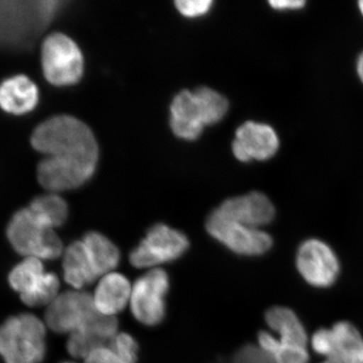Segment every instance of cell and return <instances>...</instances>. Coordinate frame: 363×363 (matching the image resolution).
<instances>
[{
  "instance_id": "cell-1",
  "label": "cell",
  "mask_w": 363,
  "mask_h": 363,
  "mask_svg": "<svg viewBox=\"0 0 363 363\" xmlns=\"http://www.w3.org/2000/svg\"><path fill=\"white\" fill-rule=\"evenodd\" d=\"M33 149L45 155L38 166L39 183L51 193L82 186L94 174L98 145L92 130L70 116H58L33 130Z\"/></svg>"
},
{
  "instance_id": "cell-11",
  "label": "cell",
  "mask_w": 363,
  "mask_h": 363,
  "mask_svg": "<svg viewBox=\"0 0 363 363\" xmlns=\"http://www.w3.org/2000/svg\"><path fill=\"white\" fill-rule=\"evenodd\" d=\"M320 363H363V336L352 323L339 321L331 328H320L310 339Z\"/></svg>"
},
{
  "instance_id": "cell-25",
  "label": "cell",
  "mask_w": 363,
  "mask_h": 363,
  "mask_svg": "<svg viewBox=\"0 0 363 363\" xmlns=\"http://www.w3.org/2000/svg\"><path fill=\"white\" fill-rule=\"evenodd\" d=\"M229 363H274L259 345L247 344L236 351Z\"/></svg>"
},
{
  "instance_id": "cell-8",
  "label": "cell",
  "mask_w": 363,
  "mask_h": 363,
  "mask_svg": "<svg viewBox=\"0 0 363 363\" xmlns=\"http://www.w3.org/2000/svg\"><path fill=\"white\" fill-rule=\"evenodd\" d=\"M206 229L214 240L241 257H260L274 245L272 236L266 231L227 219L216 210L208 217Z\"/></svg>"
},
{
  "instance_id": "cell-12",
  "label": "cell",
  "mask_w": 363,
  "mask_h": 363,
  "mask_svg": "<svg viewBox=\"0 0 363 363\" xmlns=\"http://www.w3.org/2000/svg\"><path fill=\"white\" fill-rule=\"evenodd\" d=\"M296 267L306 283L318 289L330 288L340 274V262L330 245L310 238L303 241L296 253Z\"/></svg>"
},
{
  "instance_id": "cell-31",
  "label": "cell",
  "mask_w": 363,
  "mask_h": 363,
  "mask_svg": "<svg viewBox=\"0 0 363 363\" xmlns=\"http://www.w3.org/2000/svg\"><path fill=\"white\" fill-rule=\"evenodd\" d=\"M65 363H70V362H65Z\"/></svg>"
},
{
  "instance_id": "cell-30",
  "label": "cell",
  "mask_w": 363,
  "mask_h": 363,
  "mask_svg": "<svg viewBox=\"0 0 363 363\" xmlns=\"http://www.w3.org/2000/svg\"><path fill=\"white\" fill-rule=\"evenodd\" d=\"M359 9H360V11H362V16H363V0L362 1H360L359 4Z\"/></svg>"
},
{
  "instance_id": "cell-13",
  "label": "cell",
  "mask_w": 363,
  "mask_h": 363,
  "mask_svg": "<svg viewBox=\"0 0 363 363\" xmlns=\"http://www.w3.org/2000/svg\"><path fill=\"white\" fill-rule=\"evenodd\" d=\"M92 295L83 291L60 293L45 307L44 322L47 328L60 334H70L87 323L97 313Z\"/></svg>"
},
{
  "instance_id": "cell-20",
  "label": "cell",
  "mask_w": 363,
  "mask_h": 363,
  "mask_svg": "<svg viewBox=\"0 0 363 363\" xmlns=\"http://www.w3.org/2000/svg\"><path fill=\"white\" fill-rule=\"evenodd\" d=\"M64 279L73 290L81 291L97 279L82 240L71 243L63 252Z\"/></svg>"
},
{
  "instance_id": "cell-15",
  "label": "cell",
  "mask_w": 363,
  "mask_h": 363,
  "mask_svg": "<svg viewBox=\"0 0 363 363\" xmlns=\"http://www.w3.org/2000/svg\"><path fill=\"white\" fill-rule=\"evenodd\" d=\"M216 211L227 219L259 229L271 223L276 215V209L271 200L259 192L226 200L217 208Z\"/></svg>"
},
{
  "instance_id": "cell-27",
  "label": "cell",
  "mask_w": 363,
  "mask_h": 363,
  "mask_svg": "<svg viewBox=\"0 0 363 363\" xmlns=\"http://www.w3.org/2000/svg\"><path fill=\"white\" fill-rule=\"evenodd\" d=\"M84 360L85 363H128L117 355L109 346L92 351Z\"/></svg>"
},
{
  "instance_id": "cell-17",
  "label": "cell",
  "mask_w": 363,
  "mask_h": 363,
  "mask_svg": "<svg viewBox=\"0 0 363 363\" xmlns=\"http://www.w3.org/2000/svg\"><path fill=\"white\" fill-rule=\"evenodd\" d=\"M131 288L130 281L123 274L113 272L105 274L92 295L97 311L105 316L116 317L130 303Z\"/></svg>"
},
{
  "instance_id": "cell-28",
  "label": "cell",
  "mask_w": 363,
  "mask_h": 363,
  "mask_svg": "<svg viewBox=\"0 0 363 363\" xmlns=\"http://www.w3.org/2000/svg\"><path fill=\"white\" fill-rule=\"evenodd\" d=\"M272 9L284 11V9H300L305 6L306 2L302 0H276L269 1Z\"/></svg>"
},
{
  "instance_id": "cell-5",
  "label": "cell",
  "mask_w": 363,
  "mask_h": 363,
  "mask_svg": "<svg viewBox=\"0 0 363 363\" xmlns=\"http://www.w3.org/2000/svg\"><path fill=\"white\" fill-rule=\"evenodd\" d=\"M6 235L13 250L23 257L45 262L58 259L65 250L55 229L45 225L28 207L13 215Z\"/></svg>"
},
{
  "instance_id": "cell-19",
  "label": "cell",
  "mask_w": 363,
  "mask_h": 363,
  "mask_svg": "<svg viewBox=\"0 0 363 363\" xmlns=\"http://www.w3.org/2000/svg\"><path fill=\"white\" fill-rule=\"evenodd\" d=\"M266 322L272 331L277 333L283 345L308 348L310 339L298 315L288 307L269 308L266 313Z\"/></svg>"
},
{
  "instance_id": "cell-6",
  "label": "cell",
  "mask_w": 363,
  "mask_h": 363,
  "mask_svg": "<svg viewBox=\"0 0 363 363\" xmlns=\"http://www.w3.org/2000/svg\"><path fill=\"white\" fill-rule=\"evenodd\" d=\"M42 67L48 82L55 86H70L82 77L84 60L73 40L64 33H55L43 43Z\"/></svg>"
},
{
  "instance_id": "cell-7",
  "label": "cell",
  "mask_w": 363,
  "mask_h": 363,
  "mask_svg": "<svg viewBox=\"0 0 363 363\" xmlns=\"http://www.w3.org/2000/svg\"><path fill=\"white\" fill-rule=\"evenodd\" d=\"M9 281L30 307H48L60 294L58 277L45 271L44 262L35 257H23L9 272Z\"/></svg>"
},
{
  "instance_id": "cell-4",
  "label": "cell",
  "mask_w": 363,
  "mask_h": 363,
  "mask_svg": "<svg viewBox=\"0 0 363 363\" xmlns=\"http://www.w3.org/2000/svg\"><path fill=\"white\" fill-rule=\"evenodd\" d=\"M47 326L39 317L20 314L0 325V357L6 363H40L45 357Z\"/></svg>"
},
{
  "instance_id": "cell-26",
  "label": "cell",
  "mask_w": 363,
  "mask_h": 363,
  "mask_svg": "<svg viewBox=\"0 0 363 363\" xmlns=\"http://www.w3.org/2000/svg\"><path fill=\"white\" fill-rule=\"evenodd\" d=\"M212 6V1L209 0H180L176 2L177 9L183 16L187 18H197V16H204L209 11Z\"/></svg>"
},
{
  "instance_id": "cell-18",
  "label": "cell",
  "mask_w": 363,
  "mask_h": 363,
  "mask_svg": "<svg viewBox=\"0 0 363 363\" xmlns=\"http://www.w3.org/2000/svg\"><path fill=\"white\" fill-rule=\"evenodd\" d=\"M39 102L37 85L25 75L14 76L0 85V107L9 113L21 116L35 109Z\"/></svg>"
},
{
  "instance_id": "cell-24",
  "label": "cell",
  "mask_w": 363,
  "mask_h": 363,
  "mask_svg": "<svg viewBox=\"0 0 363 363\" xmlns=\"http://www.w3.org/2000/svg\"><path fill=\"white\" fill-rule=\"evenodd\" d=\"M108 346L126 362L136 363L138 362V342L130 334L117 333L112 338Z\"/></svg>"
},
{
  "instance_id": "cell-29",
  "label": "cell",
  "mask_w": 363,
  "mask_h": 363,
  "mask_svg": "<svg viewBox=\"0 0 363 363\" xmlns=\"http://www.w3.org/2000/svg\"><path fill=\"white\" fill-rule=\"evenodd\" d=\"M357 72L358 76H359L360 80H362L363 83V52L360 55L359 58H358Z\"/></svg>"
},
{
  "instance_id": "cell-16",
  "label": "cell",
  "mask_w": 363,
  "mask_h": 363,
  "mask_svg": "<svg viewBox=\"0 0 363 363\" xmlns=\"http://www.w3.org/2000/svg\"><path fill=\"white\" fill-rule=\"evenodd\" d=\"M116 317L97 312L89 321L69 335L67 350L72 357L85 359L92 351L108 346L118 332Z\"/></svg>"
},
{
  "instance_id": "cell-9",
  "label": "cell",
  "mask_w": 363,
  "mask_h": 363,
  "mask_svg": "<svg viewBox=\"0 0 363 363\" xmlns=\"http://www.w3.org/2000/svg\"><path fill=\"white\" fill-rule=\"evenodd\" d=\"M189 240L185 234L164 224L150 227L147 235L130 255L136 269H149L180 259L187 252Z\"/></svg>"
},
{
  "instance_id": "cell-22",
  "label": "cell",
  "mask_w": 363,
  "mask_h": 363,
  "mask_svg": "<svg viewBox=\"0 0 363 363\" xmlns=\"http://www.w3.org/2000/svg\"><path fill=\"white\" fill-rule=\"evenodd\" d=\"M28 208L45 225L52 229L63 225L68 218V205L57 193L39 196Z\"/></svg>"
},
{
  "instance_id": "cell-14",
  "label": "cell",
  "mask_w": 363,
  "mask_h": 363,
  "mask_svg": "<svg viewBox=\"0 0 363 363\" xmlns=\"http://www.w3.org/2000/svg\"><path fill=\"white\" fill-rule=\"evenodd\" d=\"M279 145L278 135L271 126L247 121L236 130L233 150L241 162L266 161L276 155Z\"/></svg>"
},
{
  "instance_id": "cell-3",
  "label": "cell",
  "mask_w": 363,
  "mask_h": 363,
  "mask_svg": "<svg viewBox=\"0 0 363 363\" xmlns=\"http://www.w3.org/2000/svg\"><path fill=\"white\" fill-rule=\"evenodd\" d=\"M62 1H0V45L25 48L49 26Z\"/></svg>"
},
{
  "instance_id": "cell-23",
  "label": "cell",
  "mask_w": 363,
  "mask_h": 363,
  "mask_svg": "<svg viewBox=\"0 0 363 363\" xmlns=\"http://www.w3.org/2000/svg\"><path fill=\"white\" fill-rule=\"evenodd\" d=\"M259 347L274 360V363H309L308 348L283 345L276 336L267 331H260L257 336Z\"/></svg>"
},
{
  "instance_id": "cell-21",
  "label": "cell",
  "mask_w": 363,
  "mask_h": 363,
  "mask_svg": "<svg viewBox=\"0 0 363 363\" xmlns=\"http://www.w3.org/2000/svg\"><path fill=\"white\" fill-rule=\"evenodd\" d=\"M82 242L97 278L113 272L121 260V252L111 240L104 234L93 231L86 234Z\"/></svg>"
},
{
  "instance_id": "cell-10",
  "label": "cell",
  "mask_w": 363,
  "mask_h": 363,
  "mask_svg": "<svg viewBox=\"0 0 363 363\" xmlns=\"http://www.w3.org/2000/svg\"><path fill=\"white\" fill-rule=\"evenodd\" d=\"M169 290V276L162 269H150L136 279L131 288L130 301L133 317L145 326L161 324L166 317Z\"/></svg>"
},
{
  "instance_id": "cell-2",
  "label": "cell",
  "mask_w": 363,
  "mask_h": 363,
  "mask_svg": "<svg viewBox=\"0 0 363 363\" xmlns=\"http://www.w3.org/2000/svg\"><path fill=\"white\" fill-rule=\"evenodd\" d=\"M228 111V102L211 88L200 87L194 92L184 90L171 105L172 130L178 138L194 140L203 128L219 123Z\"/></svg>"
}]
</instances>
